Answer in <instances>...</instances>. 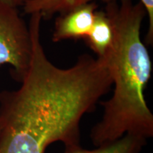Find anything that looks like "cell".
<instances>
[{
    "instance_id": "cell-8",
    "label": "cell",
    "mask_w": 153,
    "mask_h": 153,
    "mask_svg": "<svg viewBox=\"0 0 153 153\" xmlns=\"http://www.w3.org/2000/svg\"><path fill=\"white\" fill-rule=\"evenodd\" d=\"M2 1H4L16 7H21V6L23 7L26 3L33 1V0H2Z\"/></svg>"
},
{
    "instance_id": "cell-1",
    "label": "cell",
    "mask_w": 153,
    "mask_h": 153,
    "mask_svg": "<svg viewBox=\"0 0 153 153\" xmlns=\"http://www.w3.org/2000/svg\"><path fill=\"white\" fill-rule=\"evenodd\" d=\"M42 20L30 14L32 55L22 85L0 92V153H45L56 142L80 145L82 117L113 85L103 57L83 54L69 68L55 65L41 42Z\"/></svg>"
},
{
    "instance_id": "cell-3",
    "label": "cell",
    "mask_w": 153,
    "mask_h": 153,
    "mask_svg": "<svg viewBox=\"0 0 153 153\" xmlns=\"http://www.w3.org/2000/svg\"><path fill=\"white\" fill-rule=\"evenodd\" d=\"M97 9V4L90 2L60 14L55 19L52 41L58 43L85 38L92 26Z\"/></svg>"
},
{
    "instance_id": "cell-4",
    "label": "cell",
    "mask_w": 153,
    "mask_h": 153,
    "mask_svg": "<svg viewBox=\"0 0 153 153\" xmlns=\"http://www.w3.org/2000/svg\"><path fill=\"white\" fill-rule=\"evenodd\" d=\"M113 38L114 28L109 16L105 10H97L92 26L85 38L88 46L97 57H103L111 45Z\"/></svg>"
},
{
    "instance_id": "cell-7",
    "label": "cell",
    "mask_w": 153,
    "mask_h": 153,
    "mask_svg": "<svg viewBox=\"0 0 153 153\" xmlns=\"http://www.w3.org/2000/svg\"><path fill=\"white\" fill-rule=\"evenodd\" d=\"M141 4L145 7L147 16H148V30L146 36V43L152 45L153 43V0H140Z\"/></svg>"
},
{
    "instance_id": "cell-5",
    "label": "cell",
    "mask_w": 153,
    "mask_h": 153,
    "mask_svg": "<svg viewBox=\"0 0 153 153\" xmlns=\"http://www.w3.org/2000/svg\"><path fill=\"white\" fill-rule=\"evenodd\" d=\"M94 0H33L23 6L27 14L39 13L43 19H50L55 14H64ZM107 4L116 0H99Z\"/></svg>"
},
{
    "instance_id": "cell-6",
    "label": "cell",
    "mask_w": 153,
    "mask_h": 153,
    "mask_svg": "<svg viewBox=\"0 0 153 153\" xmlns=\"http://www.w3.org/2000/svg\"><path fill=\"white\" fill-rule=\"evenodd\" d=\"M147 140L132 135H125L112 143L100 145L94 150H85L80 145L65 148L64 153H140Z\"/></svg>"
},
{
    "instance_id": "cell-2",
    "label": "cell",
    "mask_w": 153,
    "mask_h": 153,
    "mask_svg": "<svg viewBox=\"0 0 153 153\" xmlns=\"http://www.w3.org/2000/svg\"><path fill=\"white\" fill-rule=\"evenodd\" d=\"M17 8L0 0V65H9L13 78L21 82L29 68L32 41Z\"/></svg>"
}]
</instances>
